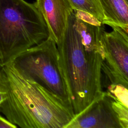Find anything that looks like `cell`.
I'll list each match as a JSON object with an SVG mask.
<instances>
[{
  "mask_svg": "<svg viewBox=\"0 0 128 128\" xmlns=\"http://www.w3.org/2000/svg\"><path fill=\"white\" fill-rule=\"evenodd\" d=\"M104 19L102 23L112 28L118 26L128 30V0H99Z\"/></svg>",
  "mask_w": 128,
  "mask_h": 128,
  "instance_id": "ba28073f",
  "label": "cell"
},
{
  "mask_svg": "<svg viewBox=\"0 0 128 128\" xmlns=\"http://www.w3.org/2000/svg\"><path fill=\"white\" fill-rule=\"evenodd\" d=\"M64 128H128V106L103 90Z\"/></svg>",
  "mask_w": 128,
  "mask_h": 128,
  "instance_id": "5b68a950",
  "label": "cell"
},
{
  "mask_svg": "<svg viewBox=\"0 0 128 128\" xmlns=\"http://www.w3.org/2000/svg\"><path fill=\"white\" fill-rule=\"evenodd\" d=\"M3 66H4V64L0 61V78H1V74H2V72Z\"/></svg>",
  "mask_w": 128,
  "mask_h": 128,
  "instance_id": "7c38bea8",
  "label": "cell"
},
{
  "mask_svg": "<svg viewBox=\"0 0 128 128\" xmlns=\"http://www.w3.org/2000/svg\"><path fill=\"white\" fill-rule=\"evenodd\" d=\"M8 64L24 78L38 83L70 104L56 44L52 38L26 49Z\"/></svg>",
  "mask_w": 128,
  "mask_h": 128,
  "instance_id": "277c9868",
  "label": "cell"
},
{
  "mask_svg": "<svg viewBox=\"0 0 128 128\" xmlns=\"http://www.w3.org/2000/svg\"><path fill=\"white\" fill-rule=\"evenodd\" d=\"M0 86L6 94L0 110L22 128H64L74 114L72 106L38 83L4 65Z\"/></svg>",
  "mask_w": 128,
  "mask_h": 128,
  "instance_id": "6da1fadb",
  "label": "cell"
},
{
  "mask_svg": "<svg viewBox=\"0 0 128 128\" xmlns=\"http://www.w3.org/2000/svg\"><path fill=\"white\" fill-rule=\"evenodd\" d=\"M74 9L90 14L102 22L104 14L99 0H69Z\"/></svg>",
  "mask_w": 128,
  "mask_h": 128,
  "instance_id": "9c48e42d",
  "label": "cell"
},
{
  "mask_svg": "<svg viewBox=\"0 0 128 128\" xmlns=\"http://www.w3.org/2000/svg\"><path fill=\"white\" fill-rule=\"evenodd\" d=\"M49 36L46 24L35 3L0 0V61L4 65Z\"/></svg>",
  "mask_w": 128,
  "mask_h": 128,
  "instance_id": "3957f363",
  "label": "cell"
},
{
  "mask_svg": "<svg viewBox=\"0 0 128 128\" xmlns=\"http://www.w3.org/2000/svg\"><path fill=\"white\" fill-rule=\"evenodd\" d=\"M18 126L0 115V128H16Z\"/></svg>",
  "mask_w": 128,
  "mask_h": 128,
  "instance_id": "30bf717a",
  "label": "cell"
},
{
  "mask_svg": "<svg viewBox=\"0 0 128 128\" xmlns=\"http://www.w3.org/2000/svg\"><path fill=\"white\" fill-rule=\"evenodd\" d=\"M103 36L105 56L102 64L109 86L122 85L128 88V30L118 26Z\"/></svg>",
  "mask_w": 128,
  "mask_h": 128,
  "instance_id": "8992f818",
  "label": "cell"
},
{
  "mask_svg": "<svg viewBox=\"0 0 128 128\" xmlns=\"http://www.w3.org/2000/svg\"><path fill=\"white\" fill-rule=\"evenodd\" d=\"M56 44L70 103L75 115L102 92V64L104 56L84 48L71 14L64 32Z\"/></svg>",
  "mask_w": 128,
  "mask_h": 128,
  "instance_id": "7a4b0ae2",
  "label": "cell"
},
{
  "mask_svg": "<svg viewBox=\"0 0 128 128\" xmlns=\"http://www.w3.org/2000/svg\"><path fill=\"white\" fill-rule=\"evenodd\" d=\"M6 94L4 88L0 86V108L2 104L6 100Z\"/></svg>",
  "mask_w": 128,
  "mask_h": 128,
  "instance_id": "8fae6325",
  "label": "cell"
},
{
  "mask_svg": "<svg viewBox=\"0 0 128 128\" xmlns=\"http://www.w3.org/2000/svg\"><path fill=\"white\" fill-rule=\"evenodd\" d=\"M48 28L50 36L56 42L66 28L74 8L69 0H36L35 2Z\"/></svg>",
  "mask_w": 128,
  "mask_h": 128,
  "instance_id": "52a82bcc",
  "label": "cell"
}]
</instances>
